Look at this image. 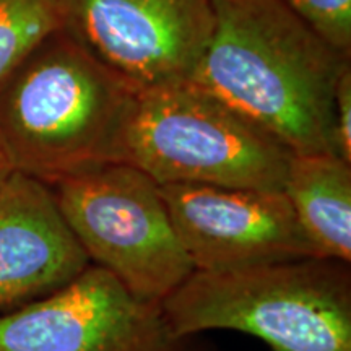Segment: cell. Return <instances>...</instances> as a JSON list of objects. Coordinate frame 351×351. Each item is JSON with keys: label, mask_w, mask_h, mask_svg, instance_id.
<instances>
[{"label": "cell", "mask_w": 351, "mask_h": 351, "mask_svg": "<svg viewBox=\"0 0 351 351\" xmlns=\"http://www.w3.org/2000/svg\"><path fill=\"white\" fill-rule=\"evenodd\" d=\"M333 140L337 156L351 165V65L341 72L337 83Z\"/></svg>", "instance_id": "13"}, {"label": "cell", "mask_w": 351, "mask_h": 351, "mask_svg": "<svg viewBox=\"0 0 351 351\" xmlns=\"http://www.w3.org/2000/svg\"><path fill=\"white\" fill-rule=\"evenodd\" d=\"M62 29V0H0V82Z\"/></svg>", "instance_id": "11"}, {"label": "cell", "mask_w": 351, "mask_h": 351, "mask_svg": "<svg viewBox=\"0 0 351 351\" xmlns=\"http://www.w3.org/2000/svg\"><path fill=\"white\" fill-rule=\"evenodd\" d=\"M88 265L52 189L13 171L0 187V314L64 288Z\"/></svg>", "instance_id": "9"}, {"label": "cell", "mask_w": 351, "mask_h": 351, "mask_svg": "<svg viewBox=\"0 0 351 351\" xmlns=\"http://www.w3.org/2000/svg\"><path fill=\"white\" fill-rule=\"evenodd\" d=\"M93 265L135 295L161 302L194 274L161 186L129 163H101L49 186Z\"/></svg>", "instance_id": "5"}, {"label": "cell", "mask_w": 351, "mask_h": 351, "mask_svg": "<svg viewBox=\"0 0 351 351\" xmlns=\"http://www.w3.org/2000/svg\"><path fill=\"white\" fill-rule=\"evenodd\" d=\"M215 28L192 85L291 153H335V91L350 57L285 0H212Z\"/></svg>", "instance_id": "1"}, {"label": "cell", "mask_w": 351, "mask_h": 351, "mask_svg": "<svg viewBox=\"0 0 351 351\" xmlns=\"http://www.w3.org/2000/svg\"><path fill=\"white\" fill-rule=\"evenodd\" d=\"M0 351H219L179 335L161 302L90 265L64 288L0 314Z\"/></svg>", "instance_id": "6"}, {"label": "cell", "mask_w": 351, "mask_h": 351, "mask_svg": "<svg viewBox=\"0 0 351 351\" xmlns=\"http://www.w3.org/2000/svg\"><path fill=\"white\" fill-rule=\"evenodd\" d=\"M315 33L351 56V0H285Z\"/></svg>", "instance_id": "12"}, {"label": "cell", "mask_w": 351, "mask_h": 351, "mask_svg": "<svg viewBox=\"0 0 351 351\" xmlns=\"http://www.w3.org/2000/svg\"><path fill=\"white\" fill-rule=\"evenodd\" d=\"M12 173H13L12 163H10V160H8L5 150H3L2 143H0V187H2V184L7 181V178Z\"/></svg>", "instance_id": "14"}, {"label": "cell", "mask_w": 351, "mask_h": 351, "mask_svg": "<svg viewBox=\"0 0 351 351\" xmlns=\"http://www.w3.org/2000/svg\"><path fill=\"white\" fill-rule=\"evenodd\" d=\"M215 28L212 0H62V29L143 91L191 80Z\"/></svg>", "instance_id": "7"}, {"label": "cell", "mask_w": 351, "mask_h": 351, "mask_svg": "<svg viewBox=\"0 0 351 351\" xmlns=\"http://www.w3.org/2000/svg\"><path fill=\"white\" fill-rule=\"evenodd\" d=\"M138 95L59 29L0 82V143L13 171L47 186L122 163Z\"/></svg>", "instance_id": "2"}, {"label": "cell", "mask_w": 351, "mask_h": 351, "mask_svg": "<svg viewBox=\"0 0 351 351\" xmlns=\"http://www.w3.org/2000/svg\"><path fill=\"white\" fill-rule=\"evenodd\" d=\"M161 194L197 271H231L317 256L280 191L165 184Z\"/></svg>", "instance_id": "8"}, {"label": "cell", "mask_w": 351, "mask_h": 351, "mask_svg": "<svg viewBox=\"0 0 351 351\" xmlns=\"http://www.w3.org/2000/svg\"><path fill=\"white\" fill-rule=\"evenodd\" d=\"M283 194L315 254L351 262V165L333 153H293Z\"/></svg>", "instance_id": "10"}, {"label": "cell", "mask_w": 351, "mask_h": 351, "mask_svg": "<svg viewBox=\"0 0 351 351\" xmlns=\"http://www.w3.org/2000/svg\"><path fill=\"white\" fill-rule=\"evenodd\" d=\"M293 153L191 82L138 95L122 163L165 184L283 192Z\"/></svg>", "instance_id": "4"}, {"label": "cell", "mask_w": 351, "mask_h": 351, "mask_svg": "<svg viewBox=\"0 0 351 351\" xmlns=\"http://www.w3.org/2000/svg\"><path fill=\"white\" fill-rule=\"evenodd\" d=\"M161 307L179 335L234 330L271 351H351V262L313 256L195 270Z\"/></svg>", "instance_id": "3"}]
</instances>
